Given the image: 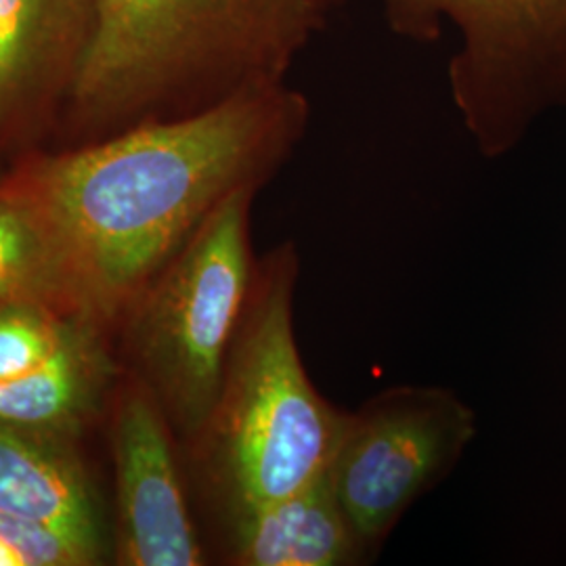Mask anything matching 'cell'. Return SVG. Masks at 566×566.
Segmentation results:
<instances>
[{
	"mask_svg": "<svg viewBox=\"0 0 566 566\" xmlns=\"http://www.w3.org/2000/svg\"><path fill=\"white\" fill-rule=\"evenodd\" d=\"M208 558L233 566H361L378 556L346 518L327 479L223 526Z\"/></svg>",
	"mask_w": 566,
	"mask_h": 566,
	"instance_id": "obj_10",
	"label": "cell"
},
{
	"mask_svg": "<svg viewBox=\"0 0 566 566\" xmlns=\"http://www.w3.org/2000/svg\"><path fill=\"white\" fill-rule=\"evenodd\" d=\"M0 512L46 526L86 558H105L102 506L81 439L0 418Z\"/></svg>",
	"mask_w": 566,
	"mask_h": 566,
	"instance_id": "obj_9",
	"label": "cell"
},
{
	"mask_svg": "<svg viewBox=\"0 0 566 566\" xmlns=\"http://www.w3.org/2000/svg\"><path fill=\"white\" fill-rule=\"evenodd\" d=\"M20 303L99 315L60 238L41 212L0 177V308Z\"/></svg>",
	"mask_w": 566,
	"mask_h": 566,
	"instance_id": "obj_11",
	"label": "cell"
},
{
	"mask_svg": "<svg viewBox=\"0 0 566 566\" xmlns=\"http://www.w3.org/2000/svg\"><path fill=\"white\" fill-rule=\"evenodd\" d=\"M109 446L116 476L114 560L122 566L210 563L182 464L163 409L122 376L112 397Z\"/></svg>",
	"mask_w": 566,
	"mask_h": 566,
	"instance_id": "obj_7",
	"label": "cell"
},
{
	"mask_svg": "<svg viewBox=\"0 0 566 566\" xmlns=\"http://www.w3.org/2000/svg\"><path fill=\"white\" fill-rule=\"evenodd\" d=\"M256 196L227 198L114 324L124 376L151 395L181 447L212 411L252 287Z\"/></svg>",
	"mask_w": 566,
	"mask_h": 566,
	"instance_id": "obj_4",
	"label": "cell"
},
{
	"mask_svg": "<svg viewBox=\"0 0 566 566\" xmlns=\"http://www.w3.org/2000/svg\"><path fill=\"white\" fill-rule=\"evenodd\" d=\"M97 34V0H0V163L49 147Z\"/></svg>",
	"mask_w": 566,
	"mask_h": 566,
	"instance_id": "obj_8",
	"label": "cell"
},
{
	"mask_svg": "<svg viewBox=\"0 0 566 566\" xmlns=\"http://www.w3.org/2000/svg\"><path fill=\"white\" fill-rule=\"evenodd\" d=\"M308 102L287 84L102 142L36 149L2 181L60 238L95 311L114 324L203 221L263 189L303 143Z\"/></svg>",
	"mask_w": 566,
	"mask_h": 566,
	"instance_id": "obj_1",
	"label": "cell"
},
{
	"mask_svg": "<svg viewBox=\"0 0 566 566\" xmlns=\"http://www.w3.org/2000/svg\"><path fill=\"white\" fill-rule=\"evenodd\" d=\"M476 434V411L446 386H392L348 409L325 479L365 546L378 556Z\"/></svg>",
	"mask_w": 566,
	"mask_h": 566,
	"instance_id": "obj_6",
	"label": "cell"
},
{
	"mask_svg": "<svg viewBox=\"0 0 566 566\" xmlns=\"http://www.w3.org/2000/svg\"><path fill=\"white\" fill-rule=\"evenodd\" d=\"M390 23L428 41L451 23L453 103L486 158L525 139L549 107L566 105V0H382Z\"/></svg>",
	"mask_w": 566,
	"mask_h": 566,
	"instance_id": "obj_5",
	"label": "cell"
},
{
	"mask_svg": "<svg viewBox=\"0 0 566 566\" xmlns=\"http://www.w3.org/2000/svg\"><path fill=\"white\" fill-rule=\"evenodd\" d=\"M0 566H88L60 533L0 512Z\"/></svg>",
	"mask_w": 566,
	"mask_h": 566,
	"instance_id": "obj_13",
	"label": "cell"
},
{
	"mask_svg": "<svg viewBox=\"0 0 566 566\" xmlns=\"http://www.w3.org/2000/svg\"><path fill=\"white\" fill-rule=\"evenodd\" d=\"M327 0H97V34L55 139L102 142L285 84Z\"/></svg>",
	"mask_w": 566,
	"mask_h": 566,
	"instance_id": "obj_2",
	"label": "cell"
},
{
	"mask_svg": "<svg viewBox=\"0 0 566 566\" xmlns=\"http://www.w3.org/2000/svg\"><path fill=\"white\" fill-rule=\"evenodd\" d=\"M4 170H7V166H4V164L0 163V177H2V175H4Z\"/></svg>",
	"mask_w": 566,
	"mask_h": 566,
	"instance_id": "obj_14",
	"label": "cell"
},
{
	"mask_svg": "<svg viewBox=\"0 0 566 566\" xmlns=\"http://www.w3.org/2000/svg\"><path fill=\"white\" fill-rule=\"evenodd\" d=\"M296 243L259 256L217 401L181 447L203 544L243 514L324 479L348 409L313 385L294 329Z\"/></svg>",
	"mask_w": 566,
	"mask_h": 566,
	"instance_id": "obj_3",
	"label": "cell"
},
{
	"mask_svg": "<svg viewBox=\"0 0 566 566\" xmlns=\"http://www.w3.org/2000/svg\"><path fill=\"white\" fill-rule=\"evenodd\" d=\"M112 325L95 313L53 304L20 303L0 308V385L41 369L65 350Z\"/></svg>",
	"mask_w": 566,
	"mask_h": 566,
	"instance_id": "obj_12",
	"label": "cell"
}]
</instances>
